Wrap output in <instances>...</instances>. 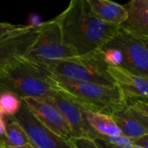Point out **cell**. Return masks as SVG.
<instances>
[{
    "label": "cell",
    "instance_id": "cell-1",
    "mask_svg": "<svg viewBox=\"0 0 148 148\" xmlns=\"http://www.w3.org/2000/svg\"><path fill=\"white\" fill-rule=\"evenodd\" d=\"M56 17L64 42L76 56L101 49L121 29L97 18L87 0H71Z\"/></svg>",
    "mask_w": 148,
    "mask_h": 148
},
{
    "label": "cell",
    "instance_id": "cell-2",
    "mask_svg": "<svg viewBox=\"0 0 148 148\" xmlns=\"http://www.w3.org/2000/svg\"><path fill=\"white\" fill-rule=\"evenodd\" d=\"M0 91L22 98H49L58 94L49 75L37 63L19 56L0 69Z\"/></svg>",
    "mask_w": 148,
    "mask_h": 148
},
{
    "label": "cell",
    "instance_id": "cell-3",
    "mask_svg": "<svg viewBox=\"0 0 148 148\" xmlns=\"http://www.w3.org/2000/svg\"><path fill=\"white\" fill-rule=\"evenodd\" d=\"M49 77L59 93L92 112L109 115L114 109L127 104L117 86L75 82L51 75Z\"/></svg>",
    "mask_w": 148,
    "mask_h": 148
},
{
    "label": "cell",
    "instance_id": "cell-4",
    "mask_svg": "<svg viewBox=\"0 0 148 148\" xmlns=\"http://www.w3.org/2000/svg\"><path fill=\"white\" fill-rule=\"evenodd\" d=\"M38 65L51 75L108 87L116 86L108 73L109 63L102 49L84 56L42 62Z\"/></svg>",
    "mask_w": 148,
    "mask_h": 148
},
{
    "label": "cell",
    "instance_id": "cell-5",
    "mask_svg": "<svg viewBox=\"0 0 148 148\" xmlns=\"http://www.w3.org/2000/svg\"><path fill=\"white\" fill-rule=\"evenodd\" d=\"M113 56H106L110 65H116L140 76L148 78V47L123 29L102 49Z\"/></svg>",
    "mask_w": 148,
    "mask_h": 148
},
{
    "label": "cell",
    "instance_id": "cell-6",
    "mask_svg": "<svg viewBox=\"0 0 148 148\" xmlns=\"http://www.w3.org/2000/svg\"><path fill=\"white\" fill-rule=\"evenodd\" d=\"M73 56H76L64 42L57 17L42 22L34 42L24 56L37 64Z\"/></svg>",
    "mask_w": 148,
    "mask_h": 148
},
{
    "label": "cell",
    "instance_id": "cell-7",
    "mask_svg": "<svg viewBox=\"0 0 148 148\" xmlns=\"http://www.w3.org/2000/svg\"><path fill=\"white\" fill-rule=\"evenodd\" d=\"M13 118L23 128L35 148H74L69 140L59 137L41 123L23 102Z\"/></svg>",
    "mask_w": 148,
    "mask_h": 148
},
{
    "label": "cell",
    "instance_id": "cell-8",
    "mask_svg": "<svg viewBox=\"0 0 148 148\" xmlns=\"http://www.w3.org/2000/svg\"><path fill=\"white\" fill-rule=\"evenodd\" d=\"M36 118L59 137L70 140L75 138L73 131L60 111L45 98H22Z\"/></svg>",
    "mask_w": 148,
    "mask_h": 148
},
{
    "label": "cell",
    "instance_id": "cell-9",
    "mask_svg": "<svg viewBox=\"0 0 148 148\" xmlns=\"http://www.w3.org/2000/svg\"><path fill=\"white\" fill-rule=\"evenodd\" d=\"M51 102L62 114L70 126L75 138H88L95 140L99 135L92 129L85 119L82 107L58 92L54 96L45 98Z\"/></svg>",
    "mask_w": 148,
    "mask_h": 148
},
{
    "label": "cell",
    "instance_id": "cell-10",
    "mask_svg": "<svg viewBox=\"0 0 148 148\" xmlns=\"http://www.w3.org/2000/svg\"><path fill=\"white\" fill-rule=\"evenodd\" d=\"M108 70L127 102L148 100V78L134 75L116 65L109 64Z\"/></svg>",
    "mask_w": 148,
    "mask_h": 148
},
{
    "label": "cell",
    "instance_id": "cell-11",
    "mask_svg": "<svg viewBox=\"0 0 148 148\" xmlns=\"http://www.w3.org/2000/svg\"><path fill=\"white\" fill-rule=\"evenodd\" d=\"M128 16L121 28L140 39L146 45L148 42V0H132L124 4Z\"/></svg>",
    "mask_w": 148,
    "mask_h": 148
},
{
    "label": "cell",
    "instance_id": "cell-12",
    "mask_svg": "<svg viewBox=\"0 0 148 148\" xmlns=\"http://www.w3.org/2000/svg\"><path fill=\"white\" fill-rule=\"evenodd\" d=\"M39 26H30L28 29L0 42V69L10 60L26 55L37 36Z\"/></svg>",
    "mask_w": 148,
    "mask_h": 148
},
{
    "label": "cell",
    "instance_id": "cell-13",
    "mask_svg": "<svg viewBox=\"0 0 148 148\" xmlns=\"http://www.w3.org/2000/svg\"><path fill=\"white\" fill-rule=\"evenodd\" d=\"M93 14L101 21L121 26L128 14L124 5L108 0H87Z\"/></svg>",
    "mask_w": 148,
    "mask_h": 148
},
{
    "label": "cell",
    "instance_id": "cell-14",
    "mask_svg": "<svg viewBox=\"0 0 148 148\" xmlns=\"http://www.w3.org/2000/svg\"><path fill=\"white\" fill-rule=\"evenodd\" d=\"M109 116L114 121L122 135L125 137L135 140L148 134L147 131L133 115L128 103L114 109Z\"/></svg>",
    "mask_w": 148,
    "mask_h": 148
},
{
    "label": "cell",
    "instance_id": "cell-15",
    "mask_svg": "<svg viewBox=\"0 0 148 148\" xmlns=\"http://www.w3.org/2000/svg\"><path fill=\"white\" fill-rule=\"evenodd\" d=\"M82 110L88 125L99 135V137H112L122 135L120 128L109 115L92 112L83 107Z\"/></svg>",
    "mask_w": 148,
    "mask_h": 148
},
{
    "label": "cell",
    "instance_id": "cell-16",
    "mask_svg": "<svg viewBox=\"0 0 148 148\" xmlns=\"http://www.w3.org/2000/svg\"><path fill=\"white\" fill-rule=\"evenodd\" d=\"M6 131L0 139L3 148H35L23 128L13 117H5Z\"/></svg>",
    "mask_w": 148,
    "mask_h": 148
},
{
    "label": "cell",
    "instance_id": "cell-17",
    "mask_svg": "<svg viewBox=\"0 0 148 148\" xmlns=\"http://www.w3.org/2000/svg\"><path fill=\"white\" fill-rule=\"evenodd\" d=\"M23 101L20 97L9 91H0V114L14 117L21 109Z\"/></svg>",
    "mask_w": 148,
    "mask_h": 148
},
{
    "label": "cell",
    "instance_id": "cell-18",
    "mask_svg": "<svg viewBox=\"0 0 148 148\" xmlns=\"http://www.w3.org/2000/svg\"><path fill=\"white\" fill-rule=\"evenodd\" d=\"M30 26L31 25L29 24L20 25V24H14V23L0 21V42L28 29L29 28H30Z\"/></svg>",
    "mask_w": 148,
    "mask_h": 148
},
{
    "label": "cell",
    "instance_id": "cell-19",
    "mask_svg": "<svg viewBox=\"0 0 148 148\" xmlns=\"http://www.w3.org/2000/svg\"><path fill=\"white\" fill-rule=\"evenodd\" d=\"M106 140L107 142L117 147L120 148H131L134 144H133V140L125 137L123 135L121 136H112V137H100Z\"/></svg>",
    "mask_w": 148,
    "mask_h": 148
},
{
    "label": "cell",
    "instance_id": "cell-20",
    "mask_svg": "<svg viewBox=\"0 0 148 148\" xmlns=\"http://www.w3.org/2000/svg\"><path fill=\"white\" fill-rule=\"evenodd\" d=\"M69 141L74 148H99L93 140L88 138H73Z\"/></svg>",
    "mask_w": 148,
    "mask_h": 148
},
{
    "label": "cell",
    "instance_id": "cell-21",
    "mask_svg": "<svg viewBox=\"0 0 148 148\" xmlns=\"http://www.w3.org/2000/svg\"><path fill=\"white\" fill-rule=\"evenodd\" d=\"M127 103L133 108L136 109L140 113L148 116V101H141V100H136V101H130Z\"/></svg>",
    "mask_w": 148,
    "mask_h": 148
},
{
    "label": "cell",
    "instance_id": "cell-22",
    "mask_svg": "<svg viewBox=\"0 0 148 148\" xmlns=\"http://www.w3.org/2000/svg\"><path fill=\"white\" fill-rule=\"evenodd\" d=\"M129 107H130L131 112H132L133 115L134 116V118L139 121V123L148 132V116L141 114V113H140L136 109L133 108L131 106H129Z\"/></svg>",
    "mask_w": 148,
    "mask_h": 148
},
{
    "label": "cell",
    "instance_id": "cell-23",
    "mask_svg": "<svg viewBox=\"0 0 148 148\" xmlns=\"http://www.w3.org/2000/svg\"><path fill=\"white\" fill-rule=\"evenodd\" d=\"M133 144L136 146H140L144 148H148V134L138 138L135 140H133Z\"/></svg>",
    "mask_w": 148,
    "mask_h": 148
},
{
    "label": "cell",
    "instance_id": "cell-24",
    "mask_svg": "<svg viewBox=\"0 0 148 148\" xmlns=\"http://www.w3.org/2000/svg\"><path fill=\"white\" fill-rule=\"evenodd\" d=\"M93 140L95 142V144L97 145V147L99 148H120L110 144V143H108V142H107L106 140H104L103 139H101L100 137L96 138V139H95Z\"/></svg>",
    "mask_w": 148,
    "mask_h": 148
},
{
    "label": "cell",
    "instance_id": "cell-25",
    "mask_svg": "<svg viewBox=\"0 0 148 148\" xmlns=\"http://www.w3.org/2000/svg\"><path fill=\"white\" fill-rule=\"evenodd\" d=\"M29 24L31 26H39L42 23V21H41V18L38 15H32L29 18Z\"/></svg>",
    "mask_w": 148,
    "mask_h": 148
},
{
    "label": "cell",
    "instance_id": "cell-26",
    "mask_svg": "<svg viewBox=\"0 0 148 148\" xmlns=\"http://www.w3.org/2000/svg\"><path fill=\"white\" fill-rule=\"evenodd\" d=\"M6 131V121L5 117L0 114V139L4 135Z\"/></svg>",
    "mask_w": 148,
    "mask_h": 148
},
{
    "label": "cell",
    "instance_id": "cell-27",
    "mask_svg": "<svg viewBox=\"0 0 148 148\" xmlns=\"http://www.w3.org/2000/svg\"><path fill=\"white\" fill-rule=\"evenodd\" d=\"M131 148H144V147H140V146H136V145H134L133 147Z\"/></svg>",
    "mask_w": 148,
    "mask_h": 148
},
{
    "label": "cell",
    "instance_id": "cell-28",
    "mask_svg": "<svg viewBox=\"0 0 148 148\" xmlns=\"http://www.w3.org/2000/svg\"><path fill=\"white\" fill-rule=\"evenodd\" d=\"M2 147V146H1V143H0V147Z\"/></svg>",
    "mask_w": 148,
    "mask_h": 148
},
{
    "label": "cell",
    "instance_id": "cell-29",
    "mask_svg": "<svg viewBox=\"0 0 148 148\" xmlns=\"http://www.w3.org/2000/svg\"><path fill=\"white\" fill-rule=\"evenodd\" d=\"M0 148H3V147H0Z\"/></svg>",
    "mask_w": 148,
    "mask_h": 148
},
{
    "label": "cell",
    "instance_id": "cell-30",
    "mask_svg": "<svg viewBox=\"0 0 148 148\" xmlns=\"http://www.w3.org/2000/svg\"><path fill=\"white\" fill-rule=\"evenodd\" d=\"M147 45H148V42H147Z\"/></svg>",
    "mask_w": 148,
    "mask_h": 148
}]
</instances>
